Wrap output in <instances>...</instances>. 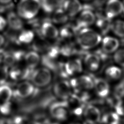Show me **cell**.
<instances>
[{
    "instance_id": "1",
    "label": "cell",
    "mask_w": 124,
    "mask_h": 124,
    "mask_svg": "<svg viewBox=\"0 0 124 124\" xmlns=\"http://www.w3.org/2000/svg\"><path fill=\"white\" fill-rule=\"evenodd\" d=\"M76 35L78 44L83 50L95 47L102 40V37L99 33L88 27L80 29Z\"/></svg>"
},
{
    "instance_id": "2",
    "label": "cell",
    "mask_w": 124,
    "mask_h": 124,
    "mask_svg": "<svg viewBox=\"0 0 124 124\" xmlns=\"http://www.w3.org/2000/svg\"><path fill=\"white\" fill-rule=\"evenodd\" d=\"M41 8L40 0H20L17 6V14L22 18H33Z\"/></svg>"
},
{
    "instance_id": "3",
    "label": "cell",
    "mask_w": 124,
    "mask_h": 124,
    "mask_svg": "<svg viewBox=\"0 0 124 124\" xmlns=\"http://www.w3.org/2000/svg\"><path fill=\"white\" fill-rule=\"evenodd\" d=\"M52 78V71L48 68L43 66L33 70L30 78L35 87L43 88L50 84Z\"/></svg>"
},
{
    "instance_id": "4",
    "label": "cell",
    "mask_w": 124,
    "mask_h": 124,
    "mask_svg": "<svg viewBox=\"0 0 124 124\" xmlns=\"http://www.w3.org/2000/svg\"><path fill=\"white\" fill-rule=\"evenodd\" d=\"M69 111L66 100L53 102L49 106L50 115L57 121L66 120L68 116Z\"/></svg>"
},
{
    "instance_id": "5",
    "label": "cell",
    "mask_w": 124,
    "mask_h": 124,
    "mask_svg": "<svg viewBox=\"0 0 124 124\" xmlns=\"http://www.w3.org/2000/svg\"><path fill=\"white\" fill-rule=\"evenodd\" d=\"M37 91L31 82L23 81L17 85L13 91V95L18 99H26L33 96Z\"/></svg>"
},
{
    "instance_id": "6",
    "label": "cell",
    "mask_w": 124,
    "mask_h": 124,
    "mask_svg": "<svg viewBox=\"0 0 124 124\" xmlns=\"http://www.w3.org/2000/svg\"><path fill=\"white\" fill-rule=\"evenodd\" d=\"M69 83L72 89L74 90L75 92L90 90L94 86L93 79L88 75H81L73 78Z\"/></svg>"
},
{
    "instance_id": "7",
    "label": "cell",
    "mask_w": 124,
    "mask_h": 124,
    "mask_svg": "<svg viewBox=\"0 0 124 124\" xmlns=\"http://www.w3.org/2000/svg\"><path fill=\"white\" fill-rule=\"evenodd\" d=\"M69 82L61 80L55 83L53 86V93L55 96L61 100H67L72 94Z\"/></svg>"
},
{
    "instance_id": "8",
    "label": "cell",
    "mask_w": 124,
    "mask_h": 124,
    "mask_svg": "<svg viewBox=\"0 0 124 124\" xmlns=\"http://www.w3.org/2000/svg\"><path fill=\"white\" fill-rule=\"evenodd\" d=\"M96 20V17L93 11L89 9L83 10L78 17L76 26L78 31L82 28H87L93 25Z\"/></svg>"
},
{
    "instance_id": "9",
    "label": "cell",
    "mask_w": 124,
    "mask_h": 124,
    "mask_svg": "<svg viewBox=\"0 0 124 124\" xmlns=\"http://www.w3.org/2000/svg\"><path fill=\"white\" fill-rule=\"evenodd\" d=\"M33 69L17 64L12 67L9 71V77L14 81H20L29 78Z\"/></svg>"
},
{
    "instance_id": "10",
    "label": "cell",
    "mask_w": 124,
    "mask_h": 124,
    "mask_svg": "<svg viewBox=\"0 0 124 124\" xmlns=\"http://www.w3.org/2000/svg\"><path fill=\"white\" fill-rule=\"evenodd\" d=\"M38 32L42 38L50 39H56L59 35L58 29L51 21L48 20H45L41 23Z\"/></svg>"
},
{
    "instance_id": "11",
    "label": "cell",
    "mask_w": 124,
    "mask_h": 124,
    "mask_svg": "<svg viewBox=\"0 0 124 124\" xmlns=\"http://www.w3.org/2000/svg\"><path fill=\"white\" fill-rule=\"evenodd\" d=\"M123 8L124 3L121 0H108L105 8V16L110 19H112L123 12Z\"/></svg>"
},
{
    "instance_id": "12",
    "label": "cell",
    "mask_w": 124,
    "mask_h": 124,
    "mask_svg": "<svg viewBox=\"0 0 124 124\" xmlns=\"http://www.w3.org/2000/svg\"><path fill=\"white\" fill-rule=\"evenodd\" d=\"M85 122L89 124H95L101 120V113L95 106L90 105L84 108L83 114Z\"/></svg>"
},
{
    "instance_id": "13",
    "label": "cell",
    "mask_w": 124,
    "mask_h": 124,
    "mask_svg": "<svg viewBox=\"0 0 124 124\" xmlns=\"http://www.w3.org/2000/svg\"><path fill=\"white\" fill-rule=\"evenodd\" d=\"M69 110L75 116H81L84 109V103L75 94L72 93L66 100Z\"/></svg>"
},
{
    "instance_id": "14",
    "label": "cell",
    "mask_w": 124,
    "mask_h": 124,
    "mask_svg": "<svg viewBox=\"0 0 124 124\" xmlns=\"http://www.w3.org/2000/svg\"><path fill=\"white\" fill-rule=\"evenodd\" d=\"M62 8L69 17H74L83 9V6L79 0H64Z\"/></svg>"
},
{
    "instance_id": "15",
    "label": "cell",
    "mask_w": 124,
    "mask_h": 124,
    "mask_svg": "<svg viewBox=\"0 0 124 124\" xmlns=\"http://www.w3.org/2000/svg\"><path fill=\"white\" fill-rule=\"evenodd\" d=\"M64 68L68 77L80 73L83 69L82 62L78 58L71 59L64 63Z\"/></svg>"
},
{
    "instance_id": "16",
    "label": "cell",
    "mask_w": 124,
    "mask_h": 124,
    "mask_svg": "<svg viewBox=\"0 0 124 124\" xmlns=\"http://www.w3.org/2000/svg\"><path fill=\"white\" fill-rule=\"evenodd\" d=\"M21 18L17 14L13 11L8 12L6 19L9 28L17 31H21L24 26V23Z\"/></svg>"
},
{
    "instance_id": "17",
    "label": "cell",
    "mask_w": 124,
    "mask_h": 124,
    "mask_svg": "<svg viewBox=\"0 0 124 124\" xmlns=\"http://www.w3.org/2000/svg\"><path fill=\"white\" fill-rule=\"evenodd\" d=\"M102 49L106 53L110 54L115 52L120 45L119 40L113 37L107 36L101 40Z\"/></svg>"
},
{
    "instance_id": "18",
    "label": "cell",
    "mask_w": 124,
    "mask_h": 124,
    "mask_svg": "<svg viewBox=\"0 0 124 124\" xmlns=\"http://www.w3.org/2000/svg\"><path fill=\"white\" fill-rule=\"evenodd\" d=\"M94 86L97 95L101 98L108 96L109 93V85L108 82L102 78H96L93 79Z\"/></svg>"
},
{
    "instance_id": "19",
    "label": "cell",
    "mask_w": 124,
    "mask_h": 124,
    "mask_svg": "<svg viewBox=\"0 0 124 124\" xmlns=\"http://www.w3.org/2000/svg\"><path fill=\"white\" fill-rule=\"evenodd\" d=\"M101 60L96 53H88L84 58V63L86 68L90 71H97L100 67Z\"/></svg>"
},
{
    "instance_id": "20",
    "label": "cell",
    "mask_w": 124,
    "mask_h": 124,
    "mask_svg": "<svg viewBox=\"0 0 124 124\" xmlns=\"http://www.w3.org/2000/svg\"><path fill=\"white\" fill-rule=\"evenodd\" d=\"M24 59L26 65L31 69H34L41 62V57L37 52L33 50L25 53Z\"/></svg>"
},
{
    "instance_id": "21",
    "label": "cell",
    "mask_w": 124,
    "mask_h": 124,
    "mask_svg": "<svg viewBox=\"0 0 124 124\" xmlns=\"http://www.w3.org/2000/svg\"><path fill=\"white\" fill-rule=\"evenodd\" d=\"M64 0H40L41 8L47 13H52L56 9L62 6Z\"/></svg>"
},
{
    "instance_id": "22",
    "label": "cell",
    "mask_w": 124,
    "mask_h": 124,
    "mask_svg": "<svg viewBox=\"0 0 124 124\" xmlns=\"http://www.w3.org/2000/svg\"><path fill=\"white\" fill-rule=\"evenodd\" d=\"M51 21L57 24H62L66 23L69 19L68 16L65 12L62 7H59L53 12Z\"/></svg>"
},
{
    "instance_id": "23",
    "label": "cell",
    "mask_w": 124,
    "mask_h": 124,
    "mask_svg": "<svg viewBox=\"0 0 124 124\" xmlns=\"http://www.w3.org/2000/svg\"><path fill=\"white\" fill-rule=\"evenodd\" d=\"M111 23V19L107 17L106 16H99L96 20V27L102 34H106L110 30Z\"/></svg>"
},
{
    "instance_id": "24",
    "label": "cell",
    "mask_w": 124,
    "mask_h": 124,
    "mask_svg": "<svg viewBox=\"0 0 124 124\" xmlns=\"http://www.w3.org/2000/svg\"><path fill=\"white\" fill-rule=\"evenodd\" d=\"M13 96V91L10 86L6 83L0 84V101H9Z\"/></svg>"
},
{
    "instance_id": "25",
    "label": "cell",
    "mask_w": 124,
    "mask_h": 124,
    "mask_svg": "<svg viewBox=\"0 0 124 124\" xmlns=\"http://www.w3.org/2000/svg\"><path fill=\"white\" fill-rule=\"evenodd\" d=\"M34 32L30 30H21L18 33L17 40L19 45L20 44H27L31 43L34 39Z\"/></svg>"
},
{
    "instance_id": "26",
    "label": "cell",
    "mask_w": 124,
    "mask_h": 124,
    "mask_svg": "<svg viewBox=\"0 0 124 124\" xmlns=\"http://www.w3.org/2000/svg\"><path fill=\"white\" fill-rule=\"evenodd\" d=\"M100 120L103 124H119L120 118L116 112L109 111L104 113Z\"/></svg>"
},
{
    "instance_id": "27",
    "label": "cell",
    "mask_w": 124,
    "mask_h": 124,
    "mask_svg": "<svg viewBox=\"0 0 124 124\" xmlns=\"http://www.w3.org/2000/svg\"><path fill=\"white\" fill-rule=\"evenodd\" d=\"M105 74L106 77L112 80L119 79L122 75V71L120 68L117 66H108L105 70Z\"/></svg>"
},
{
    "instance_id": "28",
    "label": "cell",
    "mask_w": 124,
    "mask_h": 124,
    "mask_svg": "<svg viewBox=\"0 0 124 124\" xmlns=\"http://www.w3.org/2000/svg\"><path fill=\"white\" fill-rule=\"evenodd\" d=\"M51 45L47 41L41 37L39 39L36 40L32 45V47L33 50L36 52L44 53L47 51Z\"/></svg>"
},
{
    "instance_id": "29",
    "label": "cell",
    "mask_w": 124,
    "mask_h": 124,
    "mask_svg": "<svg viewBox=\"0 0 124 124\" xmlns=\"http://www.w3.org/2000/svg\"><path fill=\"white\" fill-rule=\"evenodd\" d=\"M59 46L60 54L64 56L69 57L77 53V50L75 46L72 43H64L61 46Z\"/></svg>"
},
{
    "instance_id": "30",
    "label": "cell",
    "mask_w": 124,
    "mask_h": 124,
    "mask_svg": "<svg viewBox=\"0 0 124 124\" xmlns=\"http://www.w3.org/2000/svg\"><path fill=\"white\" fill-rule=\"evenodd\" d=\"M110 30L116 36L124 38V21L117 19L112 22Z\"/></svg>"
},
{
    "instance_id": "31",
    "label": "cell",
    "mask_w": 124,
    "mask_h": 124,
    "mask_svg": "<svg viewBox=\"0 0 124 124\" xmlns=\"http://www.w3.org/2000/svg\"><path fill=\"white\" fill-rule=\"evenodd\" d=\"M113 96L117 100H121L124 98V82L117 84L114 88Z\"/></svg>"
},
{
    "instance_id": "32",
    "label": "cell",
    "mask_w": 124,
    "mask_h": 124,
    "mask_svg": "<svg viewBox=\"0 0 124 124\" xmlns=\"http://www.w3.org/2000/svg\"><path fill=\"white\" fill-rule=\"evenodd\" d=\"M113 59L117 64L124 67V49L116 50L113 55Z\"/></svg>"
},
{
    "instance_id": "33",
    "label": "cell",
    "mask_w": 124,
    "mask_h": 124,
    "mask_svg": "<svg viewBox=\"0 0 124 124\" xmlns=\"http://www.w3.org/2000/svg\"><path fill=\"white\" fill-rule=\"evenodd\" d=\"M13 109L12 104L9 101L2 102L0 105V112L3 115H8L11 113Z\"/></svg>"
},
{
    "instance_id": "34",
    "label": "cell",
    "mask_w": 124,
    "mask_h": 124,
    "mask_svg": "<svg viewBox=\"0 0 124 124\" xmlns=\"http://www.w3.org/2000/svg\"><path fill=\"white\" fill-rule=\"evenodd\" d=\"M8 77V67L4 64L0 65V84L6 83Z\"/></svg>"
},
{
    "instance_id": "35",
    "label": "cell",
    "mask_w": 124,
    "mask_h": 124,
    "mask_svg": "<svg viewBox=\"0 0 124 124\" xmlns=\"http://www.w3.org/2000/svg\"><path fill=\"white\" fill-rule=\"evenodd\" d=\"M114 107L115 112L120 116H124V100H118Z\"/></svg>"
},
{
    "instance_id": "36",
    "label": "cell",
    "mask_w": 124,
    "mask_h": 124,
    "mask_svg": "<svg viewBox=\"0 0 124 124\" xmlns=\"http://www.w3.org/2000/svg\"><path fill=\"white\" fill-rule=\"evenodd\" d=\"M14 5L12 2H10L7 4H1L0 5V13H3L7 12L8 13L12 11Z\"/></svg>"
},
{
    "instance_id": "37",
    "label": "cell",
    "mask_w": 124,
    "mask_h": 124,
    "mask_svg": "<svg viewBox=\"0 0 124 124\" xmlns=\"http://www.w3.org/2000/svg\"><path fill=\"white\" fill-rule=\"evenodd\" d=\"M7 52V51L5 49L1 47L0 48V64H3Z\"/></svg>"
},
{
    "instance_id": "38",
    "label": "cell",
    "mask_w": 124,
    "mask_h": 124,
    "mask_svg": "<svg viewBox=\"0 0 124 124\" xmlns=\"http://www.w3.org/2000/svg\"><path fill=\"white\" fill-rule=\"evenodd\" d=\"M7 24L6 19L0 15V31L5 29Z\"/></svg>"
},
{
    "instance_id": "39",
    "label": "cell",
    "mask_w": 124,
    "mask_h": 124,
    "mask_svg": "<svg viewBox=\"0 0 124 124\" xmlns=\"http://www.w3.org/2000/svg\"><path fill=\"white\" fill-rule=\"evenodd\" d=\"M5 42V37L2 35L0 34V48L4 44Z\"/></svg>"
},
{
    "instance_id": "40",
    "label": "cell",
    "mask_w": 124,
    "mask_h": 124,
    "mask_svg": "<svg viewBox=\"0 0 124 124\" xmlns=\"http://www.w3.org/2000/svg\"><path fill=\"white\" fill-rule=\"evenodd\" d=\"M12 0H0V4H7L11 2Z\"/></svg>"
},
{
    "instance_id": "41",
    "label": "cell",
    "mask_w": 124,
    "mask_h": 124,
    "mask_svg": "<svg viewBox=\"0 0 124 124\" xmlns=\"http://www.w3.org/2000/svg\"><path fill=\"white\" fill-rule=\"evenodd\" d=\"M70 124H83L82 123H81L80 122H74L72 123H71Z\"/></svg>"
},
{
    "instance_id": "42",
    "label": "cell",
    "mask_w": 124,
    "mask_h": 124,
    "mask_svg": "<svg viewBox=\"0 0 124 124\" xmlns=\"http://www.w3.org/2000/svg\"><path fill=\"white\" fill-rule=\"evenodd\" d=\"M123 13H124V8H123Z\"/></svg>"
},
{
    "instance_id": "43",
    "label": "cell",
    "mask_w": 124,
    "mask_h": 124,
    "mask_svg": "<svg viewBox=\"0 0 124 124\" xmlns=\"http://www.w3.org/2000/svg\"><path fill=\"white\" fill-rule=\"evenodd\" d=\"M84 0V1H90V0Z\"/></svg>"
},
{
    "instance_id": "44",
    "label": "cell",
    "mask_w": 124,
    "mask_h": 124,
    "mask_svg": "<svg viewBox=\"0 0 124 124\" xmlns=\"http://www.w3.org/2000/svg\"></svg>"
},
{
    "instance_id": "45",
    "label": "cell",
    "mask_w": 124,
    "mask_h": 124,
    "mask_svg": "<svg viewBox=\"0 0 124 124\" xmlns=\"http://www.w3.org/2000/svg\"></svg>"
}]
</instances>
